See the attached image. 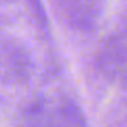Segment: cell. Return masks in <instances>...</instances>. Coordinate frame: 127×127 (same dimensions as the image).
I'll return each mask as SVG.
<instances>
[{"label":"cell","instance_id":"1","mask_svg":"<svg viewBox=\"0 0 127 127\" xmlns=\"http://www.w3.org/2000/svg\"><path fill=\"white\" fill-rule=\"evenodd\" d=\"M106 0H57V11L69 27L91 30L100 20Z\"/></svg>","mask_w":127,"mask_h":127},{"label":"cell","instance_id":"2","mask_svg":"<svg viewBox=\"0 0 127 127\" xmlns=\"http://www.w3.org/2000/svg\"><path fill=\"white\" fill-rule=\"evenodd\" d=\"M97 64L106 78L127 82V30L117 33L105 43Z\"/></svg>","mask_w":127,"mask_h":127},{"label":"cell","instance_id":"3","mask_svg":"<svg viewBox=\"0 0 127 127\" xmlns=\"http://www.w3.org/2000/svg\"><path fill=\"white\" fill-rule=\"evenodd\" d=\"M29 5L32 8V12L33 15L37 18L39 24L40 26H46V14H45V9H43V5L40 0H29Z\"/></svg>","mask_w":127,"mask_h":127}]
</instances>
